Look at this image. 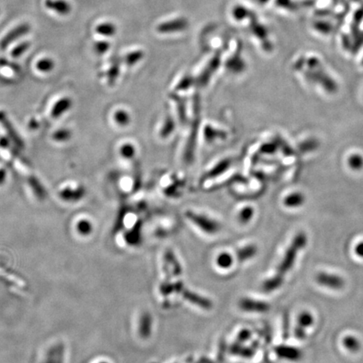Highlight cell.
<instances>
[{
  "label": "cell",
  "instance_id": "obj_1",
  "mask_svg": "<svg viewBox=\"0 0 363 363\" xmlns=\"http://www.w3.org/2000/svg\"><path fill=\"white\" fill-rule=\"evenodd\" d=\"M306 243H307V237H306L305 233H299L294 237L290 246L285 252L283 258H282L281 263L277 268L276 276H279L282 279H284L285 274L288 272L292 269L294 263H295L297 255H298L300 250H302L306 246Z\"/></svg>",
  "mask_w": 363,
  "mask_h": 363
},
{
  "label": "cell",
  "instance_id": "obj_2",
  "mask_svg": "<svg viewBox=\"0 0 363 363\" xmlns=\"http://www.w3.org/2000/svg\"><path fill=\"white\" fill-rule=\"evenodd\" d=\"M185 216L193 225L201 229L202 231L205 232L207 234L213 235L220 231L221 229V225L217 221L204 214L195 212L193 210H187L185 213Z\"/></svg>",
  "mask_w": 363,
  "mask_h": 363
},
{
  "label": "cell",
  "instance_id": "obj_3",
  "mask_svg": "<svg viewBox=\"0 0 363 363\" xmlns=\"http://www.w3.org/2000/svg\"><path fill=\"white\" fill-rule=\"evenodd\" d=\"M203 140L207 145H215L227 139V132L215 124L208 123L203 126Z\"/></svg>",
  "mask_w": 363,
  "mask_h": 363
},
{
  "label": "cell",
  "instance_id": "obj_4",
  "mask_svg": "<svg viewBox=\"0 0 363 363\" xmlns=\"http://www.w3.org/2000/svg\"><path fill=\"white\" fill-rule=\"evenodd\" d=\"M174 285V292L182 293L183 298H185L191 303L198 305L199 307L204 308L205 310H208V309L212 307V302L210 301V299H205L204 297H201L197 293H192V292L187 290L186 288H184L182 282H176Z\"/></svg>",
  "mask_w": 363,
  "mask_h": 363
},
{
  "label": "cell",
  "instance_id": "obj_5",
  "mask_svg": "<svg viewBox=\"0 0 363 363\" xmlns=\"http://www.w3.org/2000/svg\"><path fill=\"white\" fill-rule=\"evenodd\" d=\"M318 284L333 290H340L345 286V280L336 274L320 272L316 275Z\"/></svg>",
  "mask_w": 363,
  "mask_h": 363
},
{
  "label": "cell",
  "instance_id": "obj_6",
  "mask_svg": "<svg viewBox=\"0 0 363 363\" xmlns=\"http://www.w3.org/2000/svg\"><path fill=\"white\" fill-rule=\"evenodd\" d=\"M239 306L241 310L246 312H257V313L267 312L270 309V305L268 303L249 298L241 299Z\"/></svg>",
  "mask_w": 363,
  "mask_h": 363
},
{
  "label": "cell",
  "instance_id": "obj_7",
  "mask_svg": "<svg viewBox=\"0 0 363 363\" xmlns=\"http://www.w3.org/2000/svg\"><path fill=\"white\" fill-rule=\"evenodd\" d=\"M314 324V317L310 312H303L298 318V326L295 329V337L303 340L306 336V330Z\"/></svg>",
  "mask_w": 363,
  "mask_h": 363
},
{
  "label": "cell",
  "instance_id": "obj_8",
  "mask_svg": "<svg viewBox=\"0 0 363 363\" xmlns=\"http://www.w3.org/2000/svg\"><path fill=\"white\" fill-rule=\"evenodd\" d=\"M275 352L279 358L291 362H297L303 358V352L296 347L279 346L275 348Z\"/></svg>",
  "mask_w": 363,
  "mask_h": 363
},
{
  "label": "cell",
  "instance_id": "obj_9",
  "mask_svg": "<svg viewBox=\"0 0 363 363\" xmlns=\"http://www.w3.org/2000/svg\"><path fill=\"white\" fill-rule=\"evenodd\" d=\"M45 6L60 15H67L72 10L70 3L66 0H45Z\"/></svg>",
  "mask_w": 363,
  "mask_h": 363
},
{
  "label": "cell",
  "instance_id": "obj_10",
  "mask_svg": "<svg viewBox=\"0 0 363 363\" xmlns=\"http://www.w3.org/2000/svg\"><path fill=\"white\" fill-rule=\"evenodd\" d=\"M176 118L174 115L168 114L164 120H163V124L161 125V128L159 130V136L162 139H167L173 135L174 131L176 130Z\"/></svg>",
  "mask_w": 363,
  "mask_h": 363
},
{
  "label": "cell",
  "instance_id": "obj_11",
  "mask_svg": "<svg viewBox=\"0 0 363 363\" xmlns=\"http://www.w3.org/2000/svg\"><path fill=\"white\" fill-rule=\"evenodd\" d=\"M30 31V25L27 24H23V25L17 26L16 28L12 30L6 36L1 42L2 47L5 48L7 45H9L11 42H14V40L18 39L20 37H23L24 35L28 33Z\"/></svg>",
  "mask_w": 363,
  "mask_h": 363
},
{
  "label": "cell",
  "instance_id": "obj_12",
  "mask_svg": "<svg viewBox=\"0 0 363 363\" xmlns=\"http://www.w3.org/2000/svg\"><path fill=\"white\" fill-rule=\"evenodd\" d=\"M187 21L182 19L179 18L176 20H172L168 22L162 23L161 25H158V31L162 33L165 32H176V31H182L187 27Z\"/></svg>",
  "mask_w": 363,
  "mask_h": 363
},
{
  "label": "cell",
  "instance_id": "obj_13",
  "mask_svg": "<svg viewBox=\"0 0 363 363\" xmlns=\"http://www.w3.org/2000/svg\"><path fill=\"white\" fill-rule=\"evenodd\" d=\"M285 195L286 196L282 198V202L283 205L287 208H297L304 204V197L298 192L288 193Z\"/></svg>",
  "mask_w": 363,
  "mask_h": 363
},
{
  "label": "cell",
  "instance_id": "obj_14",
  "mask_svg": "<svg viewBox=\"0 0 363 363\" xmlns=\"http://www.w3.org/2000/svg\"><path fill=\"white\" fill-rule=\"evenodd\" d=\"M255 210L251 205H246L240 209L238 213V221L240 224H248L254 216Z\"/></svg>",
  "mask_w": 363,
  "mask_h": 363
},
{
  "label": "cell",
  "instance_id": "obj_15",
  "mask_svg": "<svg viewBox=\"0 0 363 363\" xmlns=\"http://www.w3.org/2000/svg\"><path fill=\"white\" fill-rule=\"evenodd\" d=\"M284 279H282L279 276L274 275L271 278H269L268 280H266L264 283H263V290L267 292V293H271L273 291L276 290L277 288H280L283 283Z\"/></svg>",
  "mask_w": 363,
  "mask_h": 363
},
{
  "label": "cell",
  "instance_id": "obj_16",
  "mask_svg": "<svg viewBox=\"0 0 363 363\" xmlns=\"http://www.w3.org/2000/svg\"><path fill=\"white\" fill-rule=\"evenodd\" d=\"M257 247L253 245H249L243 248L240 249L237 252V257L240 262L249 260L257 254Z\"/></svg>",
  "mask_w": 363,
  "mask_h": 363
},
{
  "label": "cell",
  "instance_id": "obj_17",
  "mask_svg": "<svg viewBox=\"0 0 363 363\" xmlns=\"http://www.w3.org/2000/svg\"><path fill=\"white\" fill-rule=\"evenodd\" d=\"M95 31L97 33L99 34L101 36H103V37H112L116 32V27L112 23H102V24L97 25Z\"/></svg>",
  "mask_w": 363,
  "mask_h": 363
},
{
  "label": "cell",
  "instance_id": "obj_18",
  "mask_svg": "<svg viewBox=\"0 0 363 363\" xmlns=\"http://www.w3.org/2000/svg\"><path fill=\"white\" fill-rule=\"evenodd\" d=\"M344 347L347 348V351L351 352H358L361 349V342L357 337L353 335H348L343 340Z\"/></svg>",
  "mask_w": 363,
  "mask_h": 363
},
{
  "label": "cell",
  "instance_id": "obj_19",
  "mask_svg": "<svg viewBox=\"0 0 363 363\" xmlns=\"http://www.w3.org/2000/svg\"><path fill=\"white\" fill-rule=\"evenodd\" d=\"M217 264L221 269H229L233 264V258L229 253L224 252L219 256L217 258Z\"/></svg>",
  "mask_w": 363,
  "mask_h": 363
},
{
  "label": "cell",
  "instance_id": "obj_20",
  "mask_svg": "<svg viewBox=\"0 0 363 363\" xmlns=\"http://www.w3.org/2000/svg\"><path fill=\"white\" fill-rule=\"evenodd\" d=\"M230 352L235 355L241 356L242 358H252L255 353L254 350L245 348V347H241L240 346H236V345L231 347Z\"/></svg>",
  "mask_w": 363,
  "mask_h": 363
},
{
  "label": "cell",
  "instance_id": "obj_21",
  "mask_svg": "<svg viewBox=\"0 0 363 363\" xmlns=\"http://www.w3.org/2000/svg\"><path fill=\"white\" fill-rule=\"evenodd\" d=\"M166 259L168 261V263H170L171 265L173 266L174 273L176 275H180L182 272L181 266L177 260L176 257H174V253L170 252V251H168L166 253Z\"/></svg>",
  "mask_w": 363,
  "mask_h": 363
},
{
  "label": "cell",
  "instance_id": "obj_22",
  "mask_svg": "<svg viewBox=\"0 0 363 363\" xmlns=\"http://www.w3.org/2000/svg\"><path fill=\"white\" fill-rule=\"evenodd\" d=\"M54 63L50 59L44 58L37 62V69L42 72H49L53 68Z\"/></svg>",
  "mask_w": 363,
  "mask_h": 363
},
{
  "label": "cell",
  "instance_id": "obj_23",
  "mask_svg": "<svg viewBox=\"0 0 363 363\" xmlns=\"http://www.w3.org/2000/svg\"><path fill=\"white\" fill-rule=\"evenodd\" d=\"M143 52L140 50H136L134 51L132 53L129 54L128 56H126V62L129 64H135L136 63L140 58H142Z\"/></svg>",
  "mask_w": 363,
  "mask_h": 363
},
{
  "label": "cell",
  "instance_id": "obj_24",
  "mask_svg": "<svg viewBox=\"0 0 363 363\" xmlns=\"http://www.w3.org/2000/svg\"><path fill=\"white\" fill-rule=\"evenodd\" d=\"M116 120H117L118 123H120V125L126 126V125H127L130 122L129 114H127L124 110L118 112L117 114H116Z\"/></svg>",
  "mask_w": 363,
  "mask_h": 363
},
{
  "label": "cell",
  "instance_id": "obj_25",
  "mask_svg": "<svg viewBox=\"0 0 363 363\" xmlns=\"http://www.w3.org/2000/svg\"><path fill=\"white\" fill-rule=\"evenodd\" d=\"M28 48L29 43H22V44H20V45H18L14 50H13V51H12V56H20V55H21L24 51L27 50Z\"/></svg>",
  "mask_w": 363,
  "mask_h": 363
},
{
  "label": "cell",
  "instance_id": "obj_26",
  "mask_svg": "<svg viewBox=\"0 0 363 363\" xmlns=\"http://www.w3.org/2000/svg\"><path fill=\"white\" fill-rule=\"evenodd\" d=\"M122 154L125 157L130 158V157H133L134 154H136V149L132 145L128 144V145L124 146L123 149H122Z\"/></svg>",
  "mask_w": 363,
  "mask_h": 363
},
{
  "label": "cell",
  "instance_id": "obj_27",
  "mask_svg": "<svg viewBox=\"0 0 363 363\" xmlns=\"http://www.w3.org/2000/svg\"><path fill=\"white\" fill-rule=\"evenodd\" d=\"M251 337V332L248 330H243L240 331V334L238 335V341L240 342L247 341Z\"/></svg>",
  "mask_w": 363,
  "mask_h": 363
},
{
  "label": "cell",
  "instance_id": "obj_28",
  "mask_svg": "<svg viewBox=\"0 0 363 363\" xmlns=\"http://www.w3.org/2000/svg\"><path fill=\"white\" fill-rule=\"evenodd\" d=\"M109 47V43L107 42H98L96 45V50H98L99 53H103L104 51H106Z\"/></svg>",
  "mask_w": 363,
  "mask_h": 363
},
{
  "label": "cell",
  "instance_id": "obj_29",
  "mask_svg": "<svg viewBox=\"0 0 363 363\" xmlns=\"http://www.w3.org/2000/svg\"><path fill=\"white\" fill-rule=\"evenodd\" d=\"M355 253L358 257L363 258V241H361L355 247Z\"/></svg>",
  "mask_w": 363,
  "mask_h": 363
}]
</instances>
